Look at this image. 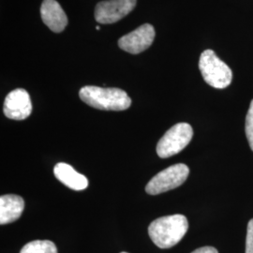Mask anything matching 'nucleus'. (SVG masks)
Instances as JSON below:
<instances>
[{"label":"nucleus","mask_w":253,"mask_h":253,"mask_svg":"<svg viewBox=\"0 0 253 253\" xmlns=\"http://www.w3.org/2000/svg\"><path fill=\"white\" fill-rule=\"evenodd\" d=\"M41 16L53 32H62L68 25V17L56 0H43L41 7Z\"/></svg>","instance_id":"obj_9"},{"label":"nucleus","mask_w":253,"mask_h":253,"mask_svg":"<svg viewBox=\"0 0 253 253\" xmlns=\"http://www.w3.org/2000/svg\"><path fill=\"white\" fill-rule=\"evenodd\" d=\"M96 29H97V30H100V27H99V26H97V27H96Z\"/></svg>","instance_id":"obj_16"},{"label":"nucleus","mask_w":253,"mask_h":253,"mask_svg":"<svg viewBox=\"0 0 253 253\" xmlns=\"http://www.w3.org/2000/svg\"><path fill=\"white\" fill-rule=\"evenodd\" d=\"M190 169L186 164L178 163L172 165L157 173L145 187L146 193L158 195L163 192L178 188L187 180Z\"/></svg>","instance_id":"obj_5"},{"label":"nucleus","mask_w":253,"mask_h":253,"mask_svg":"<svg viewBox=\"0 0 253 253\" xmlns=\"http://www.w3.org/2000/svg\"><path fill=\"white\" fill-rule=\"evenodd\" d=\"M54 176L66 187L73 190H84L88 187L87 178L67 163H57L54 168Z\"/></svg>","instance_id":"obj_10"},{"label":"nucleus","mask_w":253,"mask_h":253,"mask_svg":"<svg viewBox=\"0 0 253 253\" xmlns=\"http://www.w3.org/2000/svg\"><path fill=\"white\" fill-rule=\"evenodd\" d=\"M20 253H57V249L50 240H34L25 245Z\"/></svg>","instance_id":"obj_12"},{"label":"nucleus","mask_w":253,"mask_h":253,"mask_svg":"<svg viewBox=\"0 0 253 253\" xmlns=\"http://www.w3.org/2000/svg\"><path fill=\"white\" fill-rule=\"evenodd\" d=\"M246 253H253V218L250 220L247 230Z\"/></svg>","instance_id":"obj_14"},{"label":"nucleus","mask_w":253,"mask_h":253,"mask_svg":"<svg viewBox=\"0 0 253 253\" xmlns=\"http://www.w3.org/2000/svg\"><path fill=\"white\" fill-rule=\"evenodd\" d=\"M188 229L187 217L176 214L155 219L148 227V235L160 249H170L180 241Z\"/></svg>","instance_id":"obj_1"},{"label":"nucleus","mask_w":253,"mask_h":253,"mask_svg":"<svg viewBox=\"0 0 253 253\" xmlns=\"http://www.w3.org/2000/svg\"><path fill=\"white\" fill-rule=\"evenodd\" d=\"M3 111L9 119L18 121L27 119L32 112V102L28 92L23 88L9 92L4 101Z\"/></svg>","instance_id":"obj_8"},{"label":"nucleus","mask_w":253,"mask_h":253,"mask_svg":"<svg viewBox=\"0 0 253 253\" xmlns=\"http://www.w3.org/2000/svg\"><path fill=\"white\" fill-rule=\"evenodd\" d=\"M246 135L253 151V100L251 102L246 118Z\"/></svg>","instance_id":"obj_13"},{"label":"nucleus","mask_w":253,"mask_h":253,"mask_svg":"<svg viewBox=\"0 0 253 253\" xmlns=\"http://www.w3.org/2000/svg\"><path fill=\"white\" fill-rule=\"evenodd\" d=\"M193 136L192 126L188 123H177L169 128L157 145V154L162 159L172 157L190 144Z\"/></svg>","instance_id":"obj_4"},{"label":"nucleus","mask_w":253,"mask_h":253,"mask_svg":"<svg viewBox=\"0 0 253 253\" xmlns=\"http://www.w3.org/2000/svg\"><path fill=\"white\" fill-rule=\"evenodd\" d=\"M124 253V252H123V253Z\"/></svg>","instance_id":"obj_17"},{"label":"nucleus","mask_w":253,"mask_h":253,"mask_svg":"<svg viewBox=\"0 0 253 253\" xmlns=\"http://www.w3.org/2000/svg\"><path fill=\"white\" fill-rule=\"evenodd\" d=\"M25 201L18 195L8 194L0 197V224H9L21 217Z\"/></svg>","instance_id":"obj_11"},{"label":"nucleus","mask_w":253,"mask_h":253,"mask_svg":"<svg viewBox=\"0 0 253 253\" xmlns=\"http://www.w3.org/2000/svg\"><path fill=\"white\" fill-rule=\"evenodd\" d=\"M79 97L87 105L103 111H124L131 105V99L126 92L116 87L86 85L79 91Z\"/></svg>","instance_id":"obj_2"},{"label":"nucleus","mask_w":253,"mask_h":253,"mask_svg":"<svg viewBox=\"0 0 253 253\" xmlns=\"http://www.w3.org/2000/svg\"><path fill=\"white\" fill-rule=\"evenodd\" d=\"M199 69L204 80L212 87L223 89L232 83V70L212 50H206L202 53Z\"/></svg>","instance_id":"obj_3"},{"label":"nucleus","mask_w":253,"mask_h":253,"mask_svg":"<svg viewBox=\"0 0 253 253\" xmlns=\"http://www.w3.org/2000/svg\"><path fill=\"white\" fill-rule=\"evenodd\" d=\"M137 0H105L95 8V19L103 25L114 24L124 18L135 8Z\"/></svg>","instance_id":"obj_6"},{"label":"nucleus","mask_w":253,"mask_h":253,"mask_svg":"<svg viewBox=\"0 0 253 253\" xmlns=\"http://www.w3.org/2000/svg\"><path fill=\"white\" fill-rule=\"evenodd\" d=\"M155 28L150 24H145L118 40V46L126 53L137 54L145 51L153 43Z\"/></svg>","instance_id":"obj_7"},{"label":"nucleus","mask_w":253,"mask_h":253,"mask_svg":"<svg viewBox=\"0 0 253 253\" xmlns=\"http://www.w3.org/2000/svg\"><path fill=\"white\" fill-rule=\"evenodd\" d=\"M191 253H218V252L213 247H203L195 250Z\"/></svg>","instance_id":"obj_15"}]
</instances>
